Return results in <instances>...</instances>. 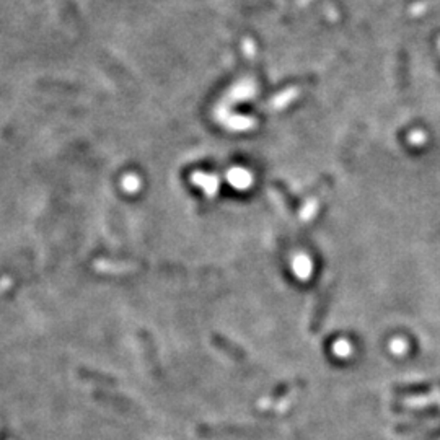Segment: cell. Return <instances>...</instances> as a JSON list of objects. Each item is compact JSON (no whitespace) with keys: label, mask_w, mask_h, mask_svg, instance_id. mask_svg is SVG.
<instances>
[]
</instances>
